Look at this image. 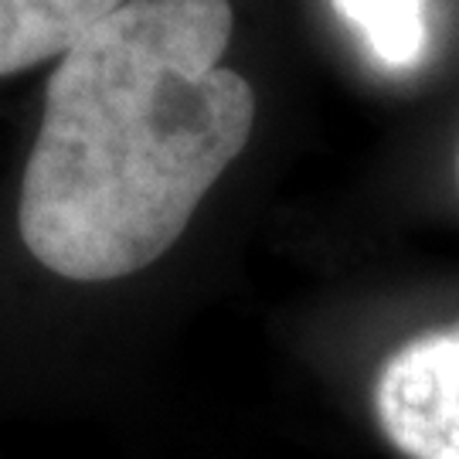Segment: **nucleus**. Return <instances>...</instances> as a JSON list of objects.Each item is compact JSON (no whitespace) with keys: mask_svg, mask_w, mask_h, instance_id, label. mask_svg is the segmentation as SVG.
I'll return each mask as SVG.
<instances>
[{"mask_svg":"<svg viewBox=\"0 0 459 459\" xmlns=\"http://www.w3.org/2000/svg\"><path fill=\"white\" fill-rule=\"evenodd\" d=\"M354 21L385 65H411L426 45V0H333Z\"/></svg>","mask_w":459,"mask_h":459,"instance_id":"20e7f679","label":"nucleus"},{"mask_svg":"<svg viewBox=\"0 0 459 459\" xmlns=\"http://www.w3.org/2000/svg\"><path fill=\"white\" fill-rule=\"evenodd\" d=\"M375 419L405 459H459V324L411 337L381 364Z\"/></svg>","mask_w":459,"mask_h":459,"instance_id":"f03ea898","label":"nucleus"},{"mask_svg":"<svg viewBox=\"0 0 459 459\" xmlns=\"http://www.w3.org/2000/svg\"><path fill=\"white\" fill-rule=\"evenodd\" d=\"M231 31L229 0H126L58 58L17 204L45 269L109 282L181 238L255 123Z\"/></svg>","mask_w":459,"mask_h":459,"instance_id":"f257e3e1","label":"nucleus"},{"mask_svg":"<svg viewBox=\"0 0 459 459\" xmlns=\"http://www.w3.org/2000/svg\"><path fill=\"white\" fill-rule=\"evenodd\" d=\"M126 0H0V75L62 58Z\"/></svg>","mask_w":459,"mask_h":459,"instance_id":"7ed1b4c3","label":"nucleus"}]
</instances>
